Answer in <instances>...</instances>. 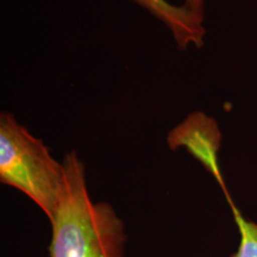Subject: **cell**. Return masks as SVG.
Returning <instances> with one entry per match:
<instances>
[{"label": "cell", "mask_w": 257, "mask_h": 257, "mask_svg": "<svg viewBox=\"0 0 257 257\" xmlns=\"http://www.w3.org/2000/svg\"><path fill=\"white\" fill-rule=\"evenodd\" d=\"M166 142L172 152L185 149L194 157L217 180L226 200H231L218 162L221 133L214 118L201 111L192 112L167 134Z\"/></svg>", "instance_id": "obj_3"}, {"label": "cell", "mask_w": 257, "mask_h": 257, "mask_svg": "<svg viewBox=\"0 0 257 257\" xmlns=\"http://www.w3.org/2000/svg\"><path fill=\"white\" fill-rule=\"evenodd\" d=\"M184 5L191 11L199 16L205 17V8H206V0H185Z\"/></svg>", "instance_id": "obj_6"}, {"label": "cell", "mask_w": 257, "mask_h": 257, "mask_svg": "<svg viewBox=\"0 0 257 257\" xmlns=\"http://www.w3.org/2000/svg\"><path fill=\"white\" fill-rule=\"evenodd\" d=\"M0 182L35 202L49 221L63 184V163L10 112L0 113Z\"/></svg>", "instance_id": "obj_2"}, {"label": "cell", "mask_w": 257, "mask_h": 257, "mask_svg": "<svg viewBox=\"0 0 257 257\" xmlns=\"http://www.w3.org/2000/svg\"><path fill=\"white\" fill-rule=\"evenodd\" d=\"M62 163V189L50 220V256L124 257V221L111 204L92 200L85 163L78 153H67Z\"/></svg>", "instance_id": "obj_1"}, {"label": "cell", "mask_w": 257, "mask_h": 257, "mask_svg": "<svg viewBox=\"0 0 257 257\" xmlns=\"http://www.w3.org/2000/svg\"><path fill=\"white\" fill-rule=\"evenodd\" d=\"M229 205L240 234L238 250L232 257H257V223L246 219L233 200H230Z\"/></svg>", "instance_id": "obj_5"}, {"label": "cell", "mask_w": 257, "mask_h": 257, "mask_svg": "<svg viewBox=\"0 0 257 257\" xmlns=\"http://www.w3.org/2000/svg\"><path fill=\"white\" fill-rule=\"evenodd\" d=\"M160 21L172 34L180 50L202 48L206 36L205 17L182 5H174L168 0H131Z\"/></svg>", "instance_id": "obj_4"}]
</instances>
